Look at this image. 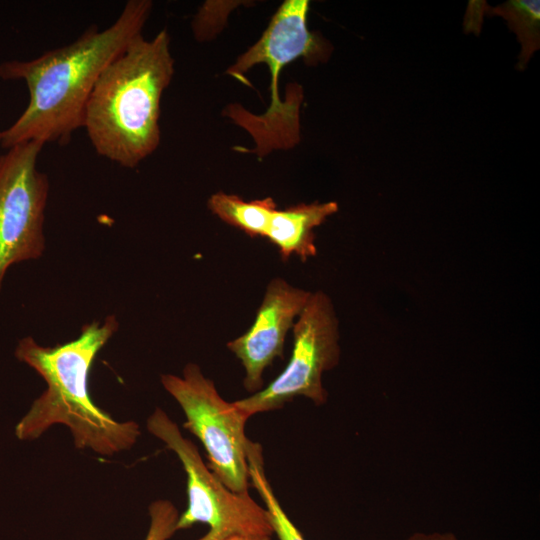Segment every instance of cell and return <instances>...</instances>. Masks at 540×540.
<instances>
[{
	"label": "cell",
	"mask_w": 540,
	"mask_h": 540,
	"mask_svg": "<svg viewBox=\"0 0 540 540\" xmlns=\"http://www.w3.org/2000/svg\"><path fill=\"white\" fill-rule=\"evenodd\" d=\"M338 211L334 201L310 204L300 203L272 214L265 233L275 245L283 261L296 255L302 262L317 254L314 229Z\"/></svg>",
	"instance_id": "10"
},
{
	"label": "cell",
	"mask_w": 540,
	"mask_h": 540,
	"mask_svg": "<svg viewBox=\"0 0 540 540\" xmlns=\"http://www.w3.org/2000/svg\"><path fill=\"white\" fill-rule=\"evenodd\" d=\"M44 144L30 141L0 156V288L8 269L45 249L47 176L37 168Z\"/></svg>",
	"instance_id": "7"
},
{
	"label": "cell",
	"mask_w": 540,
	"mask_h": 540,
	"mask_svg": "<svg viewBox=\"0 0 540 540\" xmlns=\"http://www.w3.org/2000/svg\"><path fill=\"white\" fill-rule=\"evenodd\" d=\"M307 0H286L272 16L259 40L227 68L226 74L248 85L245 74L257 64L264 63L271 73V103L260 118L267 129H275L281 120L298 124V107L288 106L279 97V76L282 68L290 62L302 58L308 65L326 62L332 45L320 34L309 31Z\"/></svg>",
	"instance_id": "8"
},
{
	"label": "cell",
	"mask_w": 540,
	"mask_h": 540,
	"mask_svg": "<svg viewBox=\"0 0 540 540\" xmlns=\"http://www.w3.org/2000/svg\"><path fill=\"white\" fill-rule=\"evenodd\" d=\"M207 206L223 222L251 238L265 237L272 214L277 209L272 197L245 201L238 195L222 191L211 195Z\"/></svg>",
	"instance_id": "11"
},
{
	"label": "cell",
	"mask_w": 540,
	"mask_h": 540,
	"mask_svg": "<svg viewBox=\"0 0 540 540\" xmlns=\"http://www.w3.org/2000/svg\"><path fill=\"white\" fill-rule=\"evenodd\" d=\"M161 384L183 410L184 428L204 446L209 469L236 493H248L250 476L245 433L248 417L219 394L199 365L188 363L182 376L162 374Z\"/></svg>",
	"instance_id": "5"
},
{
	"label": "cell",
	"mask_w": 540,
	"mask_h": 540,
	"mask_svg": "<svg viewBox=\"0 0 540 540\" xmlns=\"http://www.w3.org/2000/svg\"><path fill=\"white\" fill-rule=\"evenodd\" d=\"M292 332V352L284 370L260 391L234 401L248 418L278 410L299 396L317 406L326 403L322 376L340 359L338 319L326 293H311Z\"/></svg>",
	"instance_id": "6"
},
{
	"label": "cell",
	"mask_w": 540,
	"mask_h": 540,
	"mask_svg": "<svg viewBox=\"0 0 540 540\" xmlns=\"http://www.w3.org/2000/svg\"><path fill=\"white\" fill-rule=\"evenodd\" d=\"M149 433L162 441L180 460L187 482V508L178 517L176 530L197 523L208 526L196 540H226L235 535L272 536L266 509L248 493L230 490L209 469L196 445L183 436L178 425L157 407L148 417Z\"/></svg>",
	"instance_id": "4"
},
{
	"label": "cell",
	"mask_w": 540,
	"mask_h": 540,
	"mask_svg": "<svg viewBox=\"0 0 540 540\" xmlns=\"http://www.w3.org/2000/svg\"><path fill=\"white\" fill-rule=\"evenodd\" d=\"M226 540H271V536L263 535H235Z\"/></svg>",
	"instance_id": "16"
},
{
	"label": "cell",
	"mask_w": 540,
	"mask_h": 540,
	"mask_svg": "<svg viewBox=\"0 0 540 540\" xmlns=\"http://www.w3.org/2000/svg\"><path fill=\"white\" fill-rule=\"evenodd\" d=\"M508 22L521 43L518 69H524L540 44V2L538 0H512L491 9Z\"/></svg>",
	"instance_id": "13"
},
{
	"label": "cell",
	"mask_w": 540,
	"mask_h": 540,
	"mask_svg": "<svg viewBox=\"0 0 540 540\" xmlns=\"http://www.w3.org/2000/svg\"><path fill=\"white\" fill-rule=\"evenodd\" d=\"M174 75L170 36L142 34L101 73L86 105L83 127L98 155L134 168L160 143V102Z\"/></svg>",
	"instance_id": "3"
},
{
	"label": "cell",
	"mask_w": 540,
	"mask_h": 540,
	"mask_svg": "<svg viewBox=\"0 0 540 540\" xmlns=\"http://www.w3.org/2000/svg\"><path fill=\"white\" fill-rule=\"evenodd\" d=\"M150 0H129L109 27H89L77 40L28 60L0 65V77L24 80L29 103L18 119L0 133L6 149L36 141L66 143L83 127L92 90L103 70L138 35L149 18Z\"/></svg>",
	"instance_id": "1"
},
{
	"label": "cell",
	"mask_w": 540,
	"mask_h": 540,
	"mask_svg": "<svg viewBox=\"0 0 540 540\" xmlns=\"http://www.w3.org/2000/svg\"><path fill=\"white\" fill-rule=\"evenodd\" d=\"M403 540H460L450 532H416Z\"/></svg>",
	"instance_id": "15"
},
{
	"label": "cell",
	"mask_w": 540,
	"mask_h": 540,
	"mask_svg": "<svg viewBox=\"0 0 540 540\" xmlns=\"http://www.w3.org/2000/svg\"><path fill=\"white\" fill-rule=\"evenodd\" d=\"M150 527L145 540H168L177 531L179 517L176 507L167 500H158L149 506Z\"/></svg>",
	"instance_id": "14"
},
{
	"label": "cell",
	"mask_w": 540,
	"mask_h": 540,
	"mask_svg": "<svg viewBox=\"0 0 540 540\" xmlns=\"http://www.w3.org/2000/svg\"><path fill=\"white\" fill-rule=\"evenodd\" d=\"M311 293L291 285L283 278H273L266 287L250 328L227 343V348L243 366V385L249 393L254 394L263 388L265 369L277 357H283L287 333Z\"/></svg>",
	"instance_id": "9"
},
{
	"label": "cell",
	"mask_w": 540,
	"mask_h": 540,
	"mask_svg": "<svg viewBox=\"0 0 540 540\" xmlns=\"http://www.w3.org/2000/svg\"><path fill=\"white\" fill-rule=\"evenodd\" d=\"M1 133V132H0Z\"/></svg>",
	"instance_id": "17"
},
{
	"label": "cell",
	"mask_w": 540,
	"mask_h": 540,
	"mask_svg": "<svg viewBox=\"0 0 540 540\" xmlns=\"http://www.w3.org/2000/svg\"><path fill=\"white\" fill-rule=\"evenodd\" d=\"M247 462L250 484L256 489L264 502V508L273 529V534H276L279 540H305L282 508L267 479L262 446L250 439L247 444Z\"/></svg>",
	"instance_id": "12"
},
{
	"label": "cell",
	"mask_w": 540,
	"mask_h": 540,
	"mask_svg": "<svg viewBox=\"0 0 540 540\" xmlns=\"http://www.w3.org/2000/svg\"><path fill=\"white\" fill-rule=\"evenodd\" d=\"M118 329L114 316L85 324L80 335L54 347L39 345L32 337L18 342L16 358L33 368L47 389L32 403L15 427L20 440L39 438L51 426L69 428L79 449L112 456L130 449L140 436L134 421L119 422L103 411L89 395L88 376L98 352Z\"/></svg>",
	"instance_id": "2"
}]
</instances>
